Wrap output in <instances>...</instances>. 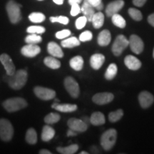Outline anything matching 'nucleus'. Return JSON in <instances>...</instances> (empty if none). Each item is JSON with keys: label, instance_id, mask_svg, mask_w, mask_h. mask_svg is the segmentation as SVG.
<instances>
[{"label": "nucleus", "instance_id": "obj_38", "mask_svg": "<svg viewBox=\"0 0 154 154\" xmlns=\"http://www.w3.org/2000/svg\"><path fill=\"white\" fill-rule=\"evenodd\" d=\"M50 21H51V22H52V23L58 22V23H60V24H62L64 25L68 24L69 22V18L65 16L51 17H50Z\"/></svg>", "mask_w": 154, "mask_h": 154}, {"label": "nucleus", "instance_id": "obj_20", "mask_svg": "<svg viewBox=\"0 0 154 154\" xmlns=\"http://www.w3.org/2000/svg\"><path fill=\"white\" fill-rule=\"evenodd\" d=\"M111 41V35L110 32L104 29L100 32L97 38V42L101 47H106L110 44Z\"/></svg>", "mask_w": 154, "mask_h": 154}, {"label": "nucleus", "instance_id": "obj_8", "mask_svg": "<svg viewBox=\"0 0 154 154\" xmlns=\"http://www.w3.org/2000/svg\"><path fill=\"white\" fill-rule=\"evenodd\" d=\"M129 47L131 51L136 54H140L144 49V44L143 40L136 34L131 35L129 39Z\"/></svg>", "mask_w": 154, "mask_h": 154}, {"label": "nucleus", "instance_id": "obj_3", "mask_svg": "<svg viewBox=\"0 0 154 154\" xmlns=\"http://www.w3.org/2000/svg\"><path fill=\"white\" fill-rule=\"evenodd\" d=\"M3 106L9 112H15L26 108L27 103L22 98L14 97L6 100L3 103Z\"/></svg>", "mask_w": 154, "mask_h": 154}, {"label": "nucleus", "instance_id": "obj_13", "mask_svg": "<svg viewBox=\"0 0 154 154\" xmlns=\"http://www.w3.org/2000/svg\"><path fill=\"white\" fill-rule=\"evenodd\" d=\"M0 61L5 67L6 72L8 76H11L16 72V68L10 57L7 54H2L0 56Z\"/></svg>", "mask_w": 154, "mask_h": 154}, {"label": "nucleus", "instance_id": "obj_29", "mask_svg": "<svg viewBox=\"0 0 154 154\" xmlns=\"http://www.w3.org/2000/svg\"><path fill=\"white\" fill-rule=\"evenodd\" d=\"M118 68L116 63H111L108 67L105 73V78L107 80H112L116 76Z\"/></svg>", "mask_w": 154, "mask_h": 154}, {"label": "nucleus", "instance_id": "obj_28", "mask_svg": "<svg viewBox=\"0 0 154 154\" xmlns=\"http://www.w3.org/2000/svg\"><path fill=\"white\" fill-rule=\"evenodd\" d=\"M111 21H112L113 24L119 28L124 29L126 27V20H125L124 17L121 16V15L119 14L118 13L113 14V16L111 17Z\"/></svg>", "mask_w": 154, "mask_h": 154}, {"label": "nucleus", "instance_id": "obj_39", "mask_svg": "<svg viewBox=\"0 0 154 154\" xmlns=\"http://www.w3.org/2000/svg\"><path fill=\"white\" fill-rule=\"evenodd\" d=\"M87 22V18L85 16L79 17L76 20V22H75V25H76L77 29H82L84 28L86 26V22Z\"/></svg>", "mask_w": 154, "mask_h": 154}, {"label": "nucleus", "instance_id": "obj_50", "mask_svg": "<svg viewBox=\"0 0 154 154\" xmlns=\"http://www.w3.org/2000/svg\"><path fill=\"white\" fill-rule=\"evenodd\" d=\"M81 154H88V153H87V152H86V151H82V152H81V153H80Z\"/></svg>", "mask_w": 154, "mask_h": 154}, {"label": "nucleus", "instance_id": "obj_15", "mask_svg": "<svg viewBox=\"0 0 154 154\" xmlns=\"http://www.w3.org/2000/svg\"><path fill=\"white\" fill-rule=\"evenodd\" d=\"M41 51V48L36 44H27L26 46L23 47L21 50V52L26 57H34Z\"/></svg>", "mask_w": 154, "mask_h": 154}, {"label": "nucleus", "instance_id": "obj_47", "mask_svg": "<svg viewBox=\"0 0 154 154\" xmlns=\"http://www.w3.org/2000/svg\"><path fill=\"white\" fill-rule=\"evenodd\" d=\"M69 4L70 5H73V4H80L82 2V0H68Z\"/></svg>", "mask_w": 154, "mask_h": 154}, {"label": "nucleus", "instance_id": "obj_37", "mask_svg": "<svg viewBox=\"0 0 154 154\" xmlns=\"http://www.w3.org/2000/svg\"><path fill=\"white\" fill-rule=\"evenodd\" d=\"M45 28L42 26H31L27 28L26 32L29 34H41L45 32Z\"/></svg>", "mask_w": 154, "mask_h": 154}, {"label": "nucleus", "instance_id": "obj_45", "mask_svg": "<svg viewBox=\"0 0 154 154\" xmlns=\"http://www.w3.org/2000/svg\"><path fill=\"white\" fill-rule=\"evenodd\" d=\"M147 21L149 23V24H151L153 27H154V12L148 17Z\"/></svg>", "mask_w": 154, "mask_h": 154}, {"label": "nucleus", "instance_id": "obj_35", "mask_svg": "<svg viewBox=\"0 0 154 154\" xmlns=\"http://www.w3.org/2000/svg\"><path fill=\"white\" fill-rule=\"evenodd\" d=\"M128 14L134 21H139L143 19V15H142L141 11L136 8H129L128 10Z\"/></svg>", "mask_w": 154, "mask_h": 154}, {"label": "nucleus", "instance_id": "obj_27", "mask_svg": "<svg viewBox=\"0 0 154 154\" xmlns=\"http://www.w3.org/2000/svg\"><path fill=\"white\" fill-rule=\"evenodd\" d=\"M44 63L46 66L52 69H57L61 66L60 61L52 57H46L44 60Z\"/></svg>", "mask_w": 154, "mask_h": 154}, {"label": "nucleus", "instance_id": "obj_19", "mask_svg": "<svg viewBox=\"0 0 154 154\" xmlns=\"http://www.w3.org/2000/svg\"><path fill=\"white\" fill-rule=\"evenodd\" d=\"M104 61L105 57L101 54H94L90 58V64L95 70H98L101 68Z\"/></svg>", "mask_w": 154, "mask_h": 154}, {"label": "nucleus", "instance_id": "obj_25", "mask_svg": "<svg viewBox=\"0 0 154 154\" xmlns=\"http://www.w3.org/2000/svg\"><path fill=\"white\" fill-rule=\"evenodd\" d=\"M92 24L95 29H100L104 23V14L101 11L95 13L91 20Z\"/></svg>", "mask_w": 154, "mask_h": 154}, {"label": "nucleus", "instance_id": "obj_48", "mask_svg": "<svg viewBox=\"0 0 154 154\" xmlns=\"http://www.w3.org/2000/svg\"><path fill=\"white\" fill-rule=\"evenodd\" d=\"M39 153H41V154H51V152L49 151V150L42 149L39 151Z\"/></svg>", "mask_w": 154, "mask_h": 154}, {"label": "nucleus", "instance_id": "obj_6", "mask_svg": "<svg viewBox=\"0 0 154 154\" xmlns=\"http://www.w3.org/2000/svg\"><path fill=\"white\" fill-rule=\"evenodd\" d=\"M14 128L10 121L5 119H0V138L4 141H9L13 137Z\"/></svg>", "mask_w": 154, "mask_h": 154}, {"label": "nucleus", "instance_id": "obj_4", "mask_svg": "<svg viewBox=\"0 0 154 154\" xmlns=\"http://www.w3.org/2000/svg\"><path fill=\"white\" fill-rule=\"evenodd\" d=\"M22 7L17 4L14 0H10L7 4V14H8L9 20L12 24H17L22 19V14H21L20 7Z\"/></svg>", "mask_w": 154, "mask_h": 154}, {"label": "nucleus", "instance_id": "obj_24", "mask_svg": "<svg viewBox=\"0 0 154 154\" xmlns=\"http://www.w3.org/2000/svg\"><path fill=\"white\" fill-rule=\"evenodd\" d=\"M69 64L74 70L81 71L84 66V59L81 56H76L71 59Z\"/></svg>", "mask_w": 154, "mask_h": 154}, {"label": "nucleus", "instance_id": "obj_52", "mask_svg": "<svg viewBox=\"0 0 154 154\" xmlns=\"http://www.w3.org/2000/svg\"><path fill=\"white\" fill-rule=\"evenodd\" d=\"M38 1H42V0H38Z\"/></svg>", "mask_w": 154, "mask_h": 154}, {"label": "nucleus", "instance_id": "obj_5", "mask_svg": "<svg viewBox=\"0 0 154 154\" xmlns=\"http://www.w3.org/2000/svg\"><path fill=\"white\" fill-rule=\"evenodd\" d=\"M129 46V42L127 39L126 36L123 34L118 35L114 40L111 47V51L112 53L116 57L120 56L123 51Z\"/></svg>", "mask_w": 154, "mask_h": 154}, {"label": "nucleus", "instance_id": "obj_2", "mask_svg": "<svg viewBox=\"0 0 154 154\" xmlns=\"http://www.w3.org/2000/svg\"><path fill=\"white\" fill-rule=\"evenodd\" d=\"M117 139V131L114 128L106 131L101 136V146L105 151H110L114 146Z\"/></svg>", "mask_w": 154, "mask_h": 154}, {"label": "nucleus", "instance_id": "obj_46", "mask_svg": "<svg viewBox=\"0 0 154 154\" xmlns=\"http://www.w3.org/2000/svg\"><path fill=\"white\" fill-rule=\"evenodd\" d=\"M77 133L78 132L75 131L71 129L70 128V129L68 130V131H67L66 135H67V136H75L77 135Z\"/></svg>", "mask_w": 154, "mask_h": 154}, {"label": "nucleus", "instance_id": "obj_42", "mask_svg": "<svg viewBox=\"0 0 154 154\" xmlns=\"http://www.w3.org/2000/svg\"><path fill=\"white\" fill-rule=\"evenodd\" d=\"M72 6V9H71V15L73 17L76 16L81 12V7H79V4H73Z\"/></svg>", "mask_w": 154, "mask_h": 154}, {"label": "nucleus", "instance_id": "obj_31", "mask_svg": "<svg viewBox=\"0 0 154 154\" xmlns=\"http://www.w3.org/2000/svg\"><path fill=\"white\" fill-rule=\"evenodd\" d=\"M26 140L29 144H35L37 142V134L34 128L27 130L26 134Z\"/></svg>", "mask_w": 154, "mask_h": 154}, {"label": "nucleus", "instance_id": "obj_22", "mask_svg": "<svg viewBox=\"0 0 154 154\" xmlns=\"http://www.w3.org/2000/svg\"><path fill=\"white\" fill-rule=\"evenodd\" d=\"M105 122L106 119L104 115L99 111L92 113L90 118V123L94 126H101V125L104 124Z\"/></svg>", "mask_w": 154, "mask_h": 154}, {"label": "nucleus", "instance_id": "obj_17", "mask_svg": "<svg viewBox=\"0 0 154 154\" xmlns=\"http://www.w3.org/2000/svg\"><path fill=\"white\" fill-rule=\"evenodd\" d=\"M84 16L87 18L88 22H91L94 14H95V8L90 4L87 0H84V3L81 8Z\"/></svg>", "mask_w": 154, "mask_h": 154}, {"label": "nucleus", "instance_id": "obj_34", "mask_svg": "<svg viewBox=\"0 0 154 154\" xmlns=\"http://www.w3.org/2000/svg\"><path fill=\"white\" fill-rule=\"evenodd\" d=\"M60 115L57 113H50L44 118V121L48 124H53L60 120Z\"/></svg>", "mask_w": 154, "mask_h": 154}, {"label": "nucleus", "instance_id": "obj_21", "mask_svg": "<svg viewBox=\"0 0 154 154\" xmlns=\"http://www.w3.org/2000/svg\"><path fill=\"white\" fill-rule=\"evenodd\" d=\"M47 50L48 52L54 57L62 58L63 57V52L62 49L54 42H51L48 44Z\"/></svg>", "mask_w": 154, "mask_h": 154}, {"label": "nucleus", "instance_id": "obj_32", "mask_svg": "<svg viewBox=\"0 0 154 154\" xmlns=\"http://www.w3.org/2000/svg\"><path fill=\"white\" fill-rule=\"evenodd\" d=\"M124 116V111L122 109H118V110L112 111L109 114V120L112 123H115L119 121Z\"/></svg>", "mask_w": 154, "mask_h": 154}, {"label": "nucleus", "instance_id": "obj_18", "mask_svg": "<svg viewBox=\"0 0 154 154\" xmlns=\"http://www.w3.org/2000/svg\"><path fill=\"white\" fill-rule=\"evenodd\" d=\"M53 109H56L58 111H61L63 113H71L74 112L77 109V106L76 104H71V103H59L55 102L53 103Z\"/></svg>", "mask_w": 154, "mask_h": 154}, {"label": "nucleus", "instance_id": "obj_41", "mask_svg": "<svg viewBox=\"0 0 154 154\" xmlns=\"http://www.w3.org/2000/svg\"><path fill=\"white\" fill-rule=\"evenodd\" d=\"M71 34H72V32H71L70 30L63 29L57 32L55 36L56 37L59 38V39H63V38H66V37H68L69 36H70Z\"/></svg>", "mask_w": 154, "mask_h": 154}, {"label": "nucleus", "instance_id": "obj_12", "mask_svg": "<svg viewBox=\"0 0 154 154\" xmlns=\"http://www.w3.org/2000/svg\"><path fill=\"white\" fill-rule=\"evenodd\" d=\"M124 6V0H114L111 2L106 8V14L108 17H111L113 14H117Z\"/></svg>", "mask_w": 154, "mask_h": 154}, {"label": "nucleus", "instance_id": "obj_9", "mask_svg": "<svg viewBox=\"0 0 154 154\" xmlns=\"http://www.w3.org/2000/svg\"><path fill=\"white\" fill-rule=\"evenodd\" d=\"M34 94L38 98L45 101H49L54 99L56 96V92L51 88L42 87V86H36L34 89Z\"/></svg>", "mask_w": 154, "mask_h": 154}, {"label": "nucleus", "instance_id": "obj_33", "mask_svg": "<svg viewBox=\"0 0 154 154\" xmlns=\"http://www.w3.org/2000/svg\"><path fill=\"white\" fill-rule=\"evenodd\" d=\"M29 19L32 22L34 23H41L45 20L46 17L41 12H33L29 14Z\"/></svg>", "mask_w": 154, "mask_h": 154}, {"label": "nucleus", "instance_id": "obj_36", "mask_svg": "<svg viewBox=\"0 0 154 154\" xmlns=\"http://www.w3.org/2000/svg\"><path fill=\"white\" fill-rule=\"evenodd\" d=\"M42 41V38L41 36L36 34H30L25 38V42L27 44H36L40 43Z\"/></svg>", "mask_w": 154, "mask_h": 154}, {"label": "nucleus", "instance_id": "obj_30", "mask_svg": "<svg viewBox=\"0 0 154 154\" xmlns=\"http://www.w3.org/2000/svg\"><path fill=\"white\" fill-rule=\"evenodd\" d=\"M79 146L77 144H72L66 147H58L57 150L59 153L62 154H74L78 151Z\"/></svg>", "mask_w": 154, "mask_h": 154}, {"label": "nucleus", "instance_id": "obj_49", "mask_svg": "<svg viewBox=\"0 0 154 154\" xmlns=\"http://www.w3.org/2000/svg\"><path fill=\"white\" fill-rule=\"evenodd\" d=\"M53 1H54V2L55 4H57V5H63V1H64V0H53Z\"/></svg>", "mask_w": 154, "mask_h": 154}, {"label": "nucleus", "instance_id": "obj_10", "mask_svg": "<svg viewBox=\"0 0 154 154\" xmlns=\"http://www.w3.org/2000/svg\"><path fill=\"white\" fill-rule=\"evenodd\" d=\"M114 99V96L110 92H101L96 94L92 98L94 103L98 105H105L110 103Z\"/></svg>", "mask_w": 154, "mask_h": 154}, {"label": "nucleus", "instance_id": "obj_7", "mask_svg": "<svg viewBox=\"0 0 154 154\" xmlns=\"http://www.w3.org/2000/svg\"><path fill=\"white\" fill-rule=\"evenodd\" d=\"M64 86L66 91L72 97L76 99L80 94V88L79 84L72 76H67L64 79Z\"/></svg>", "mask_w": 154, "mask_h": 154}, {"label": "nucleus", "instance_id": "obj_44", "mask_svg": "<svg viewBox=\"0 0 154 154\" xmlns=\"http://www.w3.org/2000/svg\"><path fill=\"white\" fill-rule=\"evenodd\" d=\"M87 1L91 4L95 9L102 3V0H87Z\"/></svg>", "mask_w": 154, "mask_h": 154}, {"label": "nucleus", "instance_id": "obj_16", "mask_svg": "<svg viewBox=\"0 0 154 154\" xmlns=\"http://www.w3.org/2000/svg\"><path fill=\"white\" fill-rule=\"evenodd\" d=\"M124 63L127 68L132 71L138 70L142 65L139 59L133 55L126 56L124 59Z\"/></svg>", "mask_w": 154, "mask_h": 154}, {"label": "nucleus", "instance_id": "obj_40", "mask_svg": "<svg viewBox=\"0 0 154 154\" xmlns=\"http://www.w3.org/2000/svg\"><path fill=\"white\" fill-rule=\"evenodd\" d=\"M92 38H93V34L90 31H85V32H82L79 36L80 42H82L91 41Z\"/></svg>", "mask_w": 154, "mask_h": 154}, {"label": "nucleus", "instance_id": "obj_1", "mask_svg": "<svg viewBox=\"0 0 154 154\" xmlns=\"http://www.w3.org/2000/svg\"><path fill=\"white\" fill-rule=\"evenodd\" d=\"M9 76L8 83L9 86L13 89L19 90L26 84L28 75L26 71L20 69L15 72L13 75Z\"/></svg>", "mask_w": 154, "mask_h": 154}, {"label": "nucleus", "instance_id": "obj_26", "mask_svg": "<svg viewBox=\"0 0 154 154\" xmlns=\"http://www.w3.org/2000/svg\"><path fill=\"white\" fill-rule=\"evenodd\" d=\"M61 44L64 48H74L80 45V40L76 36H72L63 39Z\"/></svg>", "mask_w": 154, "mask_h": 154}, {"label": "nucleus", "instance_id": "obj_51", "mask_svg": "<svg viewBox=\"0 0 154 154\" xmlns=\"http://www.w3.org/2000/svg\"><path fill=\"white\" fill-rule=\"evenodd\" d=\"M153 57L154 58V49H153Z\"/></svg>", "mask_w": 154, "mask_h": 154}, {"label": "nucleus", "instance_id": "obj_43", "mask_svg": "<svg viewBox=\"0 0 154 154\" xmlns=\"http://www.w3.org/2000/svg\"><path fill=\"white\" fill-rule=\"evenodd\" d=\"M133 4L134 5L136 6V7H141L145 5L147 0H133Z\"/></svg>", "mask_w": 154, "mask_h": 154}, {"label": "nucleus", "instance_id": "obj_11", "mask_svg": "<svg viewBox=\"0 0 154 154\" xmlns=\"http://www.w3.org/2000/svg\"><path fill=\"white\" fill-rule=\"evenodd\" d=\"M69 128L76 132H85L88 129V124L81 119L72 118L67 122Z\"/></svg>", "mask_w": 154, "mask_h": 154}, {"label": "nucleus", "instance_id": "obj_23", "mask_svg": "<svg viewBox=\"0 0 154 154\" xmlns=\"http://www.w3.org/2000/svg\"><path fill=\"white\" fill-rule=\"evenodd\" d=\"M55 135V131L52 127L49 126H44L42 133V139L43 141H49L54 138Z\"/></svg>", "mask_w": 154, "mask_h": 154}, {"label": "nucleus", "instance_id": "obj_14", "mask_svg": "<svg viewBox=\"0 0 154 154\" xmlns=\"http://www.w3.org/2000/svg\"><path fill=\"white\" fill-rule=\"evenodd\" d=\"M138 101L143 109H148L153 103L154 96L147 91H141L138 95Z\"/></svg>", "mask_w": 154, "mask_h": 154}]
</instances>
